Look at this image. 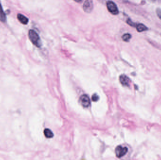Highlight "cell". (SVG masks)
<instances>
[{
	"mask_svg": "<svg viewBox=\"0 0 161 160\" xmlns=\"http://www.w3.org/2000/svg\"><path fill=\"white\" fill-rule=\"evenodd\" d=\"M107 10L111 14L113 15H117L119 13V10L117 5L113 1H108L107 3Z\"/></svg>",
	"mask_w": 161,
	"mask_h": 160,
	"instance_id": "obj_2",
	"label": "cell"
},
{
	"mask_svg": "<svg viewBox=\"0 0 161 160\" xmlns=\"http://www.w3.org/2000/svg\"><path fill=\"white\" fill-rule=\"evenodd\" d=\"M93 1L91 0H87L83 3V9L84 11L86 13H91L93 10Z\"/></svg>",
	"mask_w": 161,
	"mask_h": 160,
	"instance_id": "obj_5",
	"label": "cell"
},
{
	"mask_svg": "<svg viewBox=\"0 0 161 160\" xmlns=\"http://www.w3.org/2000/svg\"><path fill=\"white\" fill-rule=\"evenodd\" d=\"M136 28L138 32H142V31H146L148 30V28L145 26L144 25L142 24H138L136 26Z\"/></svg>",
	"mask_w": 161,
	"mask_h": 160,
	"instance_id": "obj_9",
	"label": "cell"
},
{
	"mask_svg": "<svg viewBox=\"0 0 161 160\" xmlns=\"http://www.w3.org/2000/svg\"><path fill=\"white\" fill-rule=\"evenodd\" d=\"M0 21L5 22L6 21V16L3 10L1 4L0 3Z\"/></svg>",
	"mask_w": 161,
	"mask_h": 160,
	"instance_id": "obj_8",
	"label": "cell"
},
{
	"mask_svg": "<svg viewBox=\"0 0 161 160\" xmlns=\"http://www.w3.org/2000/svg\"><path fill=\"white\" fill-rule=\"evenodd\" d=\"M80 102L81 105L85 108H88L91 105V101L89 97L87 94H83L80 97Z\"/></svg>",
	"mask_w": 161,
	"mask_h": 160,
	"instance_id": "obj_4",
	"label": "cell"
},
{
	"mask_svg": "<svg viewBox=\"0 0 161 160\" xmlns=\"http://www.w3.org/2000/svg\"><path fill=\"white\" fill-rule=\"evenodd\" d=\"M131 38V35L130 34H125L122 37V40L125 42H128Z\"/></svg>",
	"mask_w": 161,
	"mask_h": 160,
	"instance_id": "obj_11",
	"label": "cell"
},
{
	"mask_svg": "<svg viewBox=\"0 0 161 160\" xmlns=\"http://www.w3.org/2000/svg\"><path fill=\"white\" fill-rule=\"evenodd\" d=\"M28 36L29 39L33 44L38 48H40L42 46V42L40 38L37 33L33 30H30L28 32Z\"/></svg>",
	"mask_w": 161,
	"mask_h": 160,
	"instance_id": "obj_1",
	"label": "cell"
},
{
	"mask_svg": "<svg viewBox=\"0 0 161 160\" xmlns=\"http://www.w3.org/2000/svg\"><path fill=\"white\" fill-rule=\"evenodd\" d=\"M17 18L20 22L22 24H24V25H27L29 21V20L28 18L25 16L24 15L20 14V13L17 15Z\"/></svg>",
	"mask_w": 161,
	"mask_h": 160,
	"instance_id": "obj_7",
	"label": "cell"
},
{
	"mask_svg": "<svg viewBox=\"0 0 161 160\" xmlns=\"http://www.w3.org/2000/svg\"><path fill=\"white\" fill-rule=\"evenodd\" d=\"M99 96L98 95L96 94H94L92 96V101H98V100H99Z\"/></svg>",
	"mask_w": 161,
	"mask_h": 160,
	"instance_id": "obj_13",
	"label": "cell"
},
{
	"mask_svg": "<svg viewBox=\"0 0 161 160\" xmlns=\"http://www.w3.org/2000/svg\"><path fill=\"white\" fill-rule=\"evenodd\" d=\"M128 149L126 147H122L121 146H118L116 148L115 150L116 155L118 158H121L126 155Z\"/></svg>",
	"mask_w": 161,
	"mask_h": 160,
	"instance_id": "obj_3",
	"label": "cell"
},
{
	"mask_svg": "<svg viewBox=\"0 0 161 160\" xmlns=\"http://www.w3.org/2000/svg\"><path fill=\"white\" fill-rule=\"evenodd\" d=\"M156 13L157 14V16H158V18L161 19V9L158 8L156 10Z\"/></svg>",
	"mask_w": 161,
	"mask_h": 160,
	"instance_id": "obj_14",
	"label": "cell"
},
{
	"mask_svg": "<svg viewBox=\"0 0 161 160\" xmlns=\"http://www.w3.org/2000/svg\"><path fill=\"white\" fill-rule=\"evenodd\" d=\"M44 134L47 138H52L54 136V134L52 131L49 129H45L44 131Z\"/></svg>",
	"mask_w": 161,
	"mask_h": 160,
	"instance_id": "obj_10",
	"label": "cell"
},
{
	"mask_svg": "<svg viewBox=\"0 0 161 160\" xmlns=\"http://www.w3.org/2000/svg\"><path fill=\"white\" fill-rule=\"evenodd\" d=\"M119 80L121 84L123 86H127V87H129L130 86L131 80L126 75H125V74L121 75L120 76Z\"/></svg>",
	"mask_w": 161,
	"mask_h": 160,
	"instance_id": "obj_6",
	"label": "cell"
},
{
	"mask_svg": "<svg viewBox=\"0 0 161 160\" xmlns=\"http://www.w3.org/2000/svg\"><path fill=\"white\" fill-rule=\"evenodd\" d=\"M127 23L129 25H130V26L135 27H136V25H137V24H135L130 19H128L127 20Z\"/></svg>",
	"mask_w": 161,
	"mask_h": 160,
	"instance_id": "obj_12",
	"label": "cell"
}]
</instances>
